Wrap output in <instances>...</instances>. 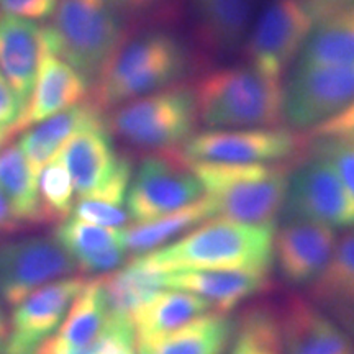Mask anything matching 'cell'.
<instances>
[{"mask_svg":"<svg viewBox=\"0 0 354 354\" xmlns=\"http://www.w3.org/2000/svg\"><path fill=\"white\" fill-rule=\"evenodd\" d=\"M74 184L61 154L38 172V223H57L69 218L74 209Z\"/></svg>","mask_w":354,"mask_h":354,"instance_id":"obj_31","label":"cell"},{"mask_svg":"<svg viewBox=\"0 0 354 354\" xmlns=\"http://www.w3.org/2000/svg\"><path fill=\"white\" fill-rule=\"evenodd\" d=\"M308 154L325 159L354 202V145L342 138H310Z\"/></svg>","mask_w":354,"mask_h":354,"instance_id":"obj_33","label":"cell"},{"mask_svg":"<svg viewBox=\"0 0 354 354\" xmlns=\"http://www.w3.org/2000/svg\"><path fill=\"white\" fill-rule=\"evenodd\" d=\"M55 238L73 256L76 264L109 248L123 246L122 230L100 227L79 220L76 216H69L61 221L56 228Z\"/></svg>","mask_w":354,"mask_h":354,"instance_id":"obj_32","label":"cell"},{"mask_svg":"<svg viewBox=\"0 0 354 354\" xmlns=\"http://www.w3.org/2000/svg\"><path fill=\"white\" fill-rule=\"evenodd\" d=\"M46 51L94 84L125 41L122 8L113 0H59L43 26Z\"/></svg>","mask_w":354,"mask_h":354,"instance_id":"obj_5","label":"cell"},{"mask_svg":"<svg viewBox=\"0 0 354 354\" xmlns=\"http://www.w3.org/2000/svg\"><path fill=\"white\" fill-rule=\"evenodd\" d=\"M343 2H344V3H346V6H349V7H351V6H354V0H343Z\"/></svg>","mask_w":354,"mask_h":354,"instance_id":"obj_43","label":"cell"},{"mask_svg":"<svg viewBox=\"0 0 354 354\" xmlns=\"http://www.w3.org/2000/svg\"><path fill=\"white\" fill-rule=\"evenodd\" d=\"M21 113V105L17 99L15 92L8 86L6 77L0 73V127L10 128L19 120Z\"/></svg>","mask_w":354,"mask_h":354,"instance_id":"obj_37","label":"cell"},{"mask_svg":"<svg viewBox=\"0 0 354 354\" xmlns=\"http://www.w3.org/2000/svg\"><path fill=\"white\" fill-rule=\"evenodd\" d=\"M308 138H342L353 140L354 138V100L343 109L342 112L336 113L335 117L328 118L320 125L308 131Z\"/></svg>","mask_w":354,"mask_h":354,"instance_id":"obj_35","label":"cell"},{"mask_svg":"<svg viewBox=\"0 0 354 354\" xmlns=\"http://www.w3.org/2000/svg\"><path fill=\"white\" fill-rule=\"evenodd\" d=\"M276 227L214 216L140 258L161 272L177 269H256L271 272ZM135 258V256H133Z\"/></svg>","mask_w":354,"mask_h":354,"instance_id":"obj_1","label":"cell"},{"mask_svg":"<svg viewBox=\"0 0 354 354\" xmlns=\"http://www.w3.org/2000/svg\"><path fill=\"white\" fill-rule=\"evenodd\" d=\"M190 69L185 44L167 32H146L125 39L92 84L91 102L109 112L125 102L140 99L179 84Z\"/></svg>","mask_w":354,"mask_h":354,"instance_id":"obj_2","label":"cell"},{"mask_svg":"<svg viewBox=\"0 0 354 354\" xmlns=\"http://www.w3.org/2000/svg\"><path fill=\"white\" fill-rule=\"evenodd\" d=\"M21 227H24V223L17 218L12 205L8 203L6 196L0 192V233L17 232V230H20Z\"/></svg>","mask_w":354,"mask_h":354,"instance_id":"obj_38","label":"cell"},{"mask_svg":"<svg viewBox=\"0 0 354 354\" xmlns=\"http://www.w3.org/2000/svg\"><path fill=\"white\" fill-rule=\"evenodd\" d=\"M59 154L79 198L125 205L133 166L115 149L105 120L76 133Z\"/></svg>","mask_w":354,"mask_h":354,"instance_id":"obj_7","label":"cell"},{"mask_svg":"<svg viewBox=\"0 0 354 354\" xmlns=\"http://www.w3.org/2000/svg\"><path fill=\"white\" fill-rule=\"evenodd\" d=\"M46 53L43 26L20 17H0V73L15 92L21 112Z\"/></svg>","mask_w":354,"mask_h":354,"instance_id":"obj_19","label":"cell"},{"mask_svg":"<svg viewBox=\"0 0 354 354\" xmlns=\"http://www.w3.org/2000/svg\"><path fill=\"white\" fill-rule=\"evenodd\" d=\"M281 218H304L335 230L354 228V202L325 159L308 154L290 171Z\"/></svg>","mask_w":354,"mask_h":354,"instance_id":"obj_12","label":"cell"},{"mask_svg":"<svg viewBox=\"0 0 354 354\" xmlns=\"http://www.w3.org/2000/svg\"><path fill=\"white\" fill-rule=\"evenodd\" d=\"M0 192L21 223H38V174L19 143L0 146Z\"/></svg>","mask_w":354,"mask_h":354,"instance_id":"obj_29","label":"cell"},{"mask_svg":"<svg viewBox=\"0 0 354 354\" xmlns=\"http://www.w3.org/2000/svg\"><path fill=\"white\" fill-rule=\"evenodd\" d=\"M228 354H286L281 312L271 305L246 308L234 322Z\"/></svg>","mask_w":354,"mask_h":354,"instance_id":"obj_30","label":"cell"},{"mask_svg":"<svg viewBox=\"0 0 354 354\" xmlns=\"http://www.w3.org/2000/svg\"><path fill=\"white\" fill-rule=\"evenodd\" d=\"M349 12H351V13H353V15H354V6H351V7H349Z\"/></svg>","mask_w":354,"mask_h":354,"instance_id":"obj_44","label":"cell"},{"mask_svg":"<svg viewBox=\"0 0 354 354\" xmlns=\"http://www.w3.org/2000/svg\"><path fill=\"white\" fill-rule=\"evenodd\" d=\"M162 274L140 256L131 258L125 266L100 277L102 292L109 317L113 320L131 323V318L140 307L165 289Z\"/></svg>","mask_w":354,"mask_h":354,"instance_id":"obj_25","label":"cell"},{"mask_svg":"<svg viewBox=\"0 0 354 354\" xmlns=\"http://www.w3.org/2000/svg\"><path fill=\"white\" fill-rule=\"evenodd\" d=\"M214 209L205 197L190 203L184 209L172 212L159 218L128 225L122 230V243L127 253L141 256L169 245L184 233L190 232L202 221L212 218Z\"/></svg>","mask_w":354,"mask_h":354,"instance_id":"obj_26","label":"cell"},{"mask_svg":"<svg viewBox=\"0 0 354 354\" xmlns=\"http://www.w3.org/2000/svg\"><path fill=\"white\" fill-rule=\"evenodd\" d=\"M197 122L194 88L185 84L125 102L105 115L110 135L148 153L174 151L196 133Z\"/></svg>","mask_w":354,"mask_h":354,"instance_id":"obj_6","label":"cell"},{"mask_svg":"<svg viewBox=\"0 0 354 354\" xmlns=\"http://www.w3.org/2000/svg\"><path fill=\"white\" fill-rule=\"evenodd\" d=\"M82 277H64L43 286L15 305L10 330L0 354H33L43 339L64 320L74 299L82 290Z\"/></svg>","mask_w":354,"mask_h":354,"instance_id":"obj_15","label":"cell"},{"mask_svg":"<svg viewBox=\"0 0 354 354\" xmlns=\"http://www.w3.org/2000/svg\"><path fill=\"white\" fill-rule=\"evenodd\" d=\"M354 100V66H295L282 86V118L310 131Z\"/></svg>","mask_w":354,"mask_h":354,"instance_id":"obj_10","label":"cell"},{"mask_svg":"<svg viewBox=\"0 0 354 354\" xmlns=\"http://www.w3.org/2000/svg\"><path fill=\"white\" fill-rule=\"evenodd\" d=\"M315 25L317 17L307 0H271L246 37L248 64L281 81Z\"/></svg>","mask_w":354,"mask_h":354,"instance_id":"obj_8","label":"cell"},{"mask_svg":"<svg viewBox=\"0 0 354 354\" xmlns=\"http://www.w3.org/2000/svg\"><path fill=\"white\" fill-rule=\"evenodd\" d=\"M197 39L209 53L228 55L246 41L254 0H190Z\"/></svg>","mask_w":354,"mask_h":354,"instance_id":"obj_22","label":"cell"},{"mask_svg":"<svg viewBox=\"0 0 354 354\" xmlns=\"http://www.w3.org/2000/svg\"><path fill=\"white\" fill-rule=\"evenodd\" d=\"M336 230L304 218H281L274 232L272 261L289 286H310L328 264L336 245Z\"/></svg>","mask_w":354,"mask_h":354,"instance_id":"obj_14","label":"cell"},{"mask_svg":"<svg viewBox=\"0 0 354 354\" xmlns=\"http://www.w3.org/2000/svg\"><path fill=\"white\" fill-rule=\"evenodd\" d=\"M207 312L214 310L198 295L184 290L162 289L133 315L135 339L167 333Z\"/></svg>","mask_w":354,"mask_h":354,"instance_id":"obj_27","label":"cell"},{"mask_svg":"<svg viewBox=\"0 0 354 354\" xmlns=\"http://www.w3.org/2000/svg\"><path fill=\"white\" fill-rule=\"evenodd\" d=\"M107 322L109 312L100 277L86 281L66 313L63 323L55 333L38 344L33 354H71L94 342Z\"/></svg>","mask_w":354,"mask_h":354,"instance_id":"obj_23","label":"cell"},{"mask_svg":"<svg viewBox=\"0 0 354 354\" xmlns=\"http://www.w3.org/2000/svg\"><path fill=\"white\" fill-rule=\"evenodd\" d=\"M348 141H351V143H353V145H354V138H353V140H348Z\"/></svg>","mask_w":354,"mask_h":354,"instance_id":"obj_45","label":"cell"},{"mask_svg":"<svg viewBox=\"0 0 354 354\" xmlns=\"http://www.w3.org/2000/svg\"><path fill=\"white\" fill-rule=\"evenodd\" d=\"M307 146L305 136L284 127L230 128L194 133L183 145L189 161L218 162H281Z\"/></svg>","mask_w":354,"mask_h":354,"instance_id":"obj_11","label":"cell"},{"mask_svg":"<svg viewBox=\"0 0 354 354\" xmlns=\"http://www.w3.org/2000/svg\"><path fill=\"white\" fill-rule=\"evenodd\" d=\"M73 216L100 227L123 230L131 223L130 214L125 205L110 203L95 198H79L74 203Z\"/></svg>","mask_w":354,"mask_h":354,"instance_id":"obj_34","label":"cell"},{"mask_svg":"<svg viewBox=\"0 0 354 354\" xmlns=\"http://www.w3.org/2000/svg\"><path fill=\"white\" fill-rule=\"evenodd\" d=\"M269 274L256 269H177L162 274V286L196 294L214 312L230 315L245 300L268 289Z\"/></svg>","mask_w":354,"mask_h":354,"instance_id":"obj_16","label":"cell"},{"mask_svg":"<svg viewBox=\"0 0 354 354\" xmlns=\"http://www.w3.org/2000/svg\"><path fill=\"white\" fill-rule=\"evenodd\" d=\"M214 215L248 225L276 227L289 184L282 162L189 161Z\"/></svg>","mask_w":354,"mask_h":354,"instance_id":"obj_3","label":"cell"},{"mask_svg":"<svg viewBox=\"0 0 354 354\" xmlns=\"http://www.w3.org/2000/svg\"><path fill=\"white\" fill-rule=\"evenodd\" d=\"M91 84L79 71L53 53H44L37 81L19 120L8 128L10 136L82 104Z\"/></svg>","mask_w":354,"mask_h":354,"instance_id":"obj_17","label":"cell"},{"mask_svg":"<svg viewBox=\"0 0 354 354\" xmlns=\"http://www.w3.org/2000/svg\"><path fill=\"white\" fill-rule=\"evenodd\" d=\"M295 66H354V15L349 8L318 21Z\"/></svg>","mask_w":354,"mask_h":354,"instance_id":"obj_28","label":"cell"},{"mask_svg":"<svg viewBox=\"0 0 354 354\" xmlns=\"http://www.w3.org/2000/svg\"><path fill=\"white\" fill-rule=\"evenodd\" d=\"M203 197L202 185L180 151L148 154L133 171L127 194L131 221H149Z\"/></svg>","mask_w":354,"mask_h":354,"instance_id":"obj_9","label":"cell"},{"mask_svg":"<svg viewBox=\"0 0 354 354\" xmlns=\"http://www.w3.org/2000/svg\"><path fill=\"white\" fill-rule=\"evenodd\" d=\"M198 122L214 130L279 127L282 84L250 64L227 66L203 74L194 87Z\"/></svg>","mask_w":354,"mask_h":354,"instance_id":"obj_4","label":"cell"},{"mask_svg":"<svg viewBox=\"0 0 354 354\" xmlns=\"http://www.w3.org/2000/svg\"><path fill=\"white\" fill-rule=\"evenodd\" d=\"M7 336H8V323H7L6 315H3L2 305H0V353H2L3 344L7 342Z\"/></svg>","mask_w":354,"mask_h":354,"instance_id":"obj_40","label":"cell"},{"mask_svg":"<svg viewBox=\"0 0 354 354\" xmlns=\"http://www.w3.org/2000/svg\"><path fill=\"white\" fill-rule=\"evenodd\" d=\"M104 120V112H100L91 100H86L55 115V117L37 123L35 128L25 130L19 146L25 158L28 159L30 166L38 174L48 161H51L56 154L61 153L64 145L76 133Z\"/></svg>","mask_w":354,"mask_h":354,"instance_id":"obj_24","label":"cell"},{"mask_svg":"<svg viewBox=\"0 0 354 354\" xmlns=\"http://www.w3.org/2000/svg\"><path fill=\"white\" fill-rule=\"evenodd\" d=\"M118 7L122 8H131V10H141V8L151 7L158 0H113Z\"/></svg>","mask_w":354,"mask_h":354,"instance_id":"obj_39","label":"cell"},{"mask_svg":"<svg viewBox=\"0 0 354 354\" xmlns=\"http://www.w3.org/2000/svg\"><path fill=\"white\" fill-rule=\"evenodd\" d=\"M8 138H10V133H8V128L0 127V146L6 143Z\"/></svg>","mask_w":354,"mask_h":354,"instance_id":"obj_41","label":"cell"},{"mask_svg":"<svg viewBox=\"0 0 354 354\" xmlns=\"http://www.w3.org/2000/svg\"><path fill=\"white\" fill-rule=\"evenodd\" d=\"M76 271V261L55 236L6 243L0 246V299L15 307L35 290Z\"/></svg>","mask_w":354,"mask_h":354,"instance_id":"obj_13","label":"cell"},{"mask_svg":"<svg viewBox=\"0 0 354 354\" xmlns=\"http://www.w3.org/2000/svg\"><path fill=\"white\" fill-rule=\"evenodd\" d=\"M307 299L354 339V230L336 240L328 264L308 286Z\"/></svg>","mask_w":354,"mask_h":354,"instance_id":"obj_20","label":"cell"},{"mask_svg":"<svg viewBox=\"0 0 354 354\" xmlns=\"http://www.w3.org/2000/svg\"><path fill=\"white\" fill-rule=\"evenodd\" d=\"M110 354H136V349L135 346H130V348H123V349H118V351H113Z\"/></svg>","mask_w":354,"mask_h":354,"instance_id":"obj_42","label":"cell"},{"mask_svg":"<svg viewBox=\"0 0 354 354\" xmlns=\"http://www.w3.org/2000/svg\"><path fill=\"white\" fill-rule=\"evenodd\" d=\"M234 320L207 312L167 333L135 339L136 354H227Z\"/></svg>","mask_w":354,"mask_h":354,"instance_id":"obj_21","label":"cell"},{"mask_svg":"<svg viewBox=\"0 0 354 354\" xmlns=\"http://www.w3.org/2000/svg\"><path fill=\"white\" fill-rule=\"evenodd\" d=\"M286 354H354V339L308 299L294 295L281 312Z\"/></svg>","mask_w":354,"mask_h":354,"instance_id":"obj_18","label":"cell"},{"mask_svg":"<svg viewBox=\"0 0 354 354\" xmlns=\"http://www.w3.org/2000/svg\"><path fill=\"white\" fill-rule=\"evenodd\" d=\"M59 0H0V13L26 20L50 19Z\"/></svg>","mask_w":354,"mask_h":354,"instance_id":"obj_36","label":"cell"}]
</instances>
